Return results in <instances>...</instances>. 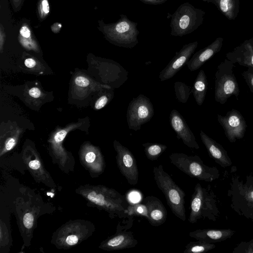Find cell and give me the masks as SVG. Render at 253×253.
<instances>
[{"mask_svg":"<svg viewBox=\"0 0 253 253\" xmlns=\"http://www.w3.org/2000/svg\"><path fill=\"white\" fill-rule=\"evenodd\" d=\"M76 192L82 196L90 206L107 212L111 218H125L129 205L125 195L104 185L85 184L79 186Z\"/></svg>","mask_w":253,"mask_h":253,"instance_id":"cell-1","label":"cell"},{"mask_svg":"<svg viewBox=\"0 0 253 253\" xmlns=\"http://www.w3.org/2000/svg\"><path fill=\"white\" fill-rule=\"evenodd\" d=\"M40 199L28 188L20 190L16 200V215L24 245L28 246L33 237L37 218L41 213Z\"/></svg>","mask_w":253,"mask_h":253,"instance_id":"cell-2","label":"cell"},{"mask_svg":"<svg viewBox=\"0 0 253 253\" xmlns=\"http://www.w3.org/2000/svg\"><path fill=\"white\" fill-rule=\"evenodd\" d=\"M230 185L227 196L230 207L239 215L253 220V173L247 175L245 179L235 174Z\"/></svg>","mask_w":253,"mask_h":253,"instance_id":"cell-3","label":"cell"},{"mask_svg":"<svg viewBox=\"0 0 253 253\" xmlns=\"http://www.w3.org/2000/svg\"><path fill=\"white\" fill-rule=\"evenodd\" d=\"M95 230L94 225L89 221L70 220L54 232L51 242L59 249H69L86 240Z\"/></svg>","mask_w":253,"mask_h":253,"instance_id":"cell-4","label":"cell"},{"mask_svg":"<svg viewBox=\"0 0 253 253\" xmlns=\"http://www.w3.org/2000/svg\"><path fill=\"white\" fill-rule=\"evenodd\" d=\"M188 221L195 223L201 219L216 221L220 215L217 197L210 185L203 187L197 183L190 200Z\"/></svg>","mask_w":253,"mask_h":253,"instance_id":"cell-5","label":"cell"},{"mask_svg":"<svg viewBox=\"0 0 253 253\" xmlns=\"http://www.w3.org/2000/svg\"><path fill=\"white\" fill-rule=\"evenodd\" d=\"M153 173L157 187L165 195L167 204L172 213L176 217L185 221V193L164 170L162 165L154 167Z\"/></svg>","mask_w":253,"mask_h":253,"instance_id":"cell-6","label":"cell"},{"mask_svg":"<svg viewBox=\"0 0 253 253\" xmlns=\"http://www.w3.org/2000/svg\"><path fill=\"white\" fill-rule=\"evenodd\" d=\"M138 23L131 21L126 15H120L116 22L105 24L100 22V28L106 39L112 43L120 47L132 48L138 43L137 39L139 32Z\"/></svg>","mask_w":253,"mask_h":253,"instance_id":"cell-7","label":"cell"},{"mask_svg":"<svg viewBox=\"0 0 253 253\" xmlns=\"http://www.w3.org/2000/svg\"><path fill=\"white\" fill-rule=\"evenodd\" d=\"M169 158L172 164L191 177L212 182L219 177L218 169L215 167L206 165L198 155L173 153L169 155Z\"/></svg>","mask_w":253,"mask_h":253,"instance_id":"cell-8","label":"cell"},{"mask_svg":"<svg viewBox=\"0 0 253 253\" xmlns=\"http://www.w3.org/2000/svg\"><path fill=\"white\" fill-rule=\"evenodd\" d=\"M205 14L189 2L182 3L171 16L170 35L182 37L193 32L202 24Z\"/></svg>","mask_w":253,"mask_h":253,"instance_id":"cell-9","label":"cell"},{"mask_svg":"<svg viewBox=\"0 0 253 253\" xmlns=\"http://www.w3.org/2000/svg\"><path fill=\"white\" fill-rule=\"evenodd\" d=\"M234 64L225 59L218 66L215 73L214 98L217 102L224 104L228 99L239 95V84L233 69Z\"/></svg>","mask_w":253,"mask_h":253,"instance_id":"cell-10","label":"cell"},{"mask_svg":"<svg viewBox=\"0 0 253 253\" xmlns=\"http://www.w3.org/2000/svg\"><path fill=\"white\" fill-rule=\"evenodd\" d=\"M82 124V123L72 124L65 128L58 129L48 140L52 162L66 173L73 171L75 161L72 154L64 148L63 141L69 131L78 128Z\"/></svg>","mask_w":253,"mask_h":253,"instance_id":"cell-11","label":"cell"},{"mask_svg":"<svg viewBox=\"0 0 253 253\" xmlns=\"http://www.w3.org/2000/svg\"><path fill=\"white\" fill-rule=\"evenodd\" d=\"M154 111L150 99L139 94L129 102L126 120L128 128L135 131L140 129L142 125L148 122L154 116Z\"/></svg>","mask_w":253,"mask_h":253,"instance_id":"cell-12","label":"cell"},{"mask_svg":"<svg viewBox=\"0 0 253 253\" xmlns=\"http://www.w3.org/2000/svg\"><path fill=\"white\" fill-rule=\"evenodd\" d=\"M22 159L28 170L36 182L42 183L50 188L56 187V184L45 169L39 154L35 149L30 145L26 146L23 150Z\"/></svg>","mask_w":253,"mask_h":253,"instance_id":"cell-13","label":"cell"},{"mask_svg":"<svg viewBox=\"0 0 253 253\" xmlns=\"http://www.w3.org/2000/svg\"><path fill=\"white\" fill-rule=\"evenodd\" d=\"M113 146L116 152L117 164L121 173L129 184H137L139 173L134 155L127 148L116 140L113 142Z\"/></svg>","mask_w":253,"mask_h":253,"instance_id":"cell-14","label":"cell"},{"mask_svg":"<svg viewBox=\"0 0 253 253\" xmlns=\"http://www.w3.org/2000/svg\"><path fill=\"white\" fill-rule=\"evenodd\" d=\"M217 118L223 128L226 137L230 142L234 143L237 140L244 137L247 125L244 117L239 111L233 109L227 112L224 116L218 114Z\"/></svg>","mask_w":253,"mask_h":253,"instance_id":"cell-15","label":"cell"},{"mask_svg":"<svg viewBox=\"0 0 253 253\" xmlns=\"http://www.w3.org/2000/svg\"><path fill=\"white\" fill-rule=\"evenodd\" d=\"M79 156L82 165L92 177H97L104 172L105 163L98 147L85 143L80 149Z\"/></svg>","mask_w":253,"mask_h":253,"instance_id":"cell-16","label":"cell"},{"mask_svg":"<svg viewBox=\"0 0 253 253\" xmlns=\"http://www.w3.org/2000/svg\"><path fill=\"white\" fill-rule=\"evenodd\" d=\"M198 42L184 44L166 67L160 73L159 79L165 81L172 78L189 61L198 46Z\"/></svg>","mask_w":253,"mask_h":253,"instance_id":"cell-17","label":"cell"},{"mask_svg":"<svg viewBox=\"0 0 253 253\" xmlns=\"http://www.w3.org/2000/svg\"><path fill=\"white\" fill-rule=\"evenodd\" d=\"M170 125L176 134V137L190 148L199 149L196 137L182 116L175 109L169 115Z\"/></svg>","mask_w":253,"mask_h":253,"instance_id":"cell-18","label":"cell"},{"mask_svg":"<svg viewBox=\"0 0 253 253\" xmlns=\"http://www.w3.org/2000/svg\"><path fill=\"white\" fill-rule=\"evenodd\" d=\"M137 243L132 232L122 231L117 227L116 233L103 241L99 248L106 251L121 250L133 248Z\"/></svg>","mask_w":253,"mask_h":253,"instance_id":"cell-19","label":"cell"},{"mask_svg":"<svg viewBox=\"0 0 253 253\" xmlns=\"http://www.w3.org/2000/svg\"><path fill=\"white\" fill-rule=\"evenodd\" d=\"M200 135L211 158L223 168L231 166L232 162L226 150L221 145L211 138L202 130L200 131Z\"/></svg>","mask_w":253,"mask_h":253,"instance_id":"cell-20","label":"cell"},{"mask_svg":"<svg viewBox=\"0 0 253 253\" xmlns=\"http://www.w3.org/2000/svg\"><path fill=\"white\" fill-rule=\"evenodd\" d=\"M142 203L147 207V219L152 226H159L165 222L168 213L160 199L153 196H149L143 199Z\"/></svg>","mask_w":253,"mask_h":253,"instance_id":"cell-21","label":"cell"},{"mask_svg":"<svg viewBox=\"0 0 253 253\" xmlns=\"http://www.w3.org/2000/svg\"><path fill=\"white\" fill-rule=\"evenodd\" d=\"M223 39L217 38L211 44L195 53L187 62L191 71L199 69L209 59L218 52L222 46Z\"/></svg>","mask_w":253,"mask_h":253,"instance_id":"cell-22","label":"cell"},{"mask_svg":"<svg viewBox=\"0 0 253 253\" xmlns=\"http://www.w3.org/2000/svg\"><path fill=\"white\" fill-rule=\"evenodd\" d=\"M235 231L231 229H197L190 232L189 236L197 240L208 243H214L225 241L230 238Z\"/></svg>","mask_w":253,"mask_h":253,"instance_id":"cell-23","label":"cell"},{"mask_svg":"<svg viewBox=\"0 0 253 253\" xmlns=\"http://www.w3.org/2000/svg\"><path fill=\"white\" fill-rule=\"evenodd\" d=\"M73 86L74 92L77 96L80 97L85 96L87 92L89 91L112 88L109 85L101 84L82 74L78 75L74 78Z\"/></svg>","mask_w":253,"mask_h":253,"instance_id":"cell-24","label":"cell"},{"mask_svg":"<svg viewBox=\"0 0 253 253\" xmlns=\"http://www.w3.org/2000/svg\"><path fill=\"white\" fill-rule=\"evenodd\" d=\"M227 59L234 64L253 68V46L247 43L226 55Z\"/></svg>","mask_w":253,"mask_h":253,"instance_id":"cell-25","label":"cell"},{"mask_svg":"<svg viewBox=\"0 0 253 253\" xmlns=\"http://www.w3.org/2000/svg\"><path fill=\"white\" fill-rule=\"evenodd\" d=\"M208 83L206 75L203 70H201L194 83L192 88V92L197 104L201 106L204 102Z\"/></svg>","mask_w":253,"mask_h":253,"instance_id":"cell-26","label":"cell"},{"mask_svg":"<svg viewBox=\"0 0 253 253\" xmlns=\"http://www.w3.org/2000/svg\"><path fill=\"white\" fill-rule=\"evenodd\" d=\"M142 146L146 157L151 161L157 160L167 148L166 145L158 143L147 142Z\"/></svg>","mask_w":253,"mask_h":253,"instance_id":"cell-27","label":"cell"},{"mask_svg":"<svg viewBox=\"0 0 253 253\" xmlns=\"http://www.w3.org/2000/svg\"><path fill=\"white\" fill-rule=\"evenodd\" d=\"M215 248L213 243H208L197 240L191 241L185 246L184 253H201L207 252Z\"/></svg>","mask_w":253,"mask_h":253,"instance_id":"cell-28","label":"cell"},{"mask_svg":"<svg viewBox=\"0 0 253 253\" xmlns=\"http://www.w3.org/2000/svg\"><path fill=\"white\" fill-rule=\"evenodd\" d=\"M21 130L19 128L13 130L3 142H1L0 156H2L6 153L12 150L16 145Z\"/></svg>","mask_w":253,"mask_h":253,"instance_id":"cell-29","label":"cell"},{"mask_svg":"<svg viewBox=\"0 0 253 253\" xmlns=\"http://www.w3.org/2000/svg\"><path fill=\"white\" fill-rule=\"evenodd\" d=\"M19 41L24 47L28 50L37 51L38 47L36 42L31 37V32L28 27L23 26L20 31Z\"/></svg>","mask_w":253,"mask_h":253,"instance_id":"cell-30","label":"cell"},{"mask_svg":"<svg viewBox=\"0 0 253 253\" xmlns=\"http://www.w3.org/2000/svg\"><path fill=\"white\" fill-rule=\"evenodd\" d=\"M175 94L178 101L186 103L192 92V88L181 82H176L174 85Z\"/></svg>","mask_w":253,"mask_h":253,"instance_id":"cell-31","label":"cell"},{"mask_svg":"<svg viewBox=\"0 0 253 253\" xmlns=\"http://www.w3.org/2000/svg\"><path fill=\"white\" fill-rule=\"evenodd\" d=\"M126 214L127 216H143L147 218V209L146 205L143 203L130 204L127 207L126 211Z\"/></svg>","mask_w":253,"mask_h":253,"instance_id":"cell-32","label":"cell"},{"mask_svg":"<svg viewBox=\"0 0 253 253\" xmlns=\"http://www.w3.org/2000/svg\"><path fill=\"white\" fill-rule=\"evenodd\" d=\"M11 237L6 224L0 220V248L1 252L2 250H8L11 246Z\"/></svg>","mask_w":253,"mask_h":253,"instance_id":"cell-33","label":"cell"},{"mask_svg":"<svg viewBox=\"0 0 253 253\" xmlns=\"http://www.w3.org/2000/svg\"><path fill=\"white\" fill-rule=\"evenodd\" d=\"M220 11L228 18L234 16L235 0H216Z\"/></svg>","mask_w":253,"mask_h":253,"instance_id":"cell-34","label":"cell"},{"mask_svg":"<svg viewBox=\"0 0 253 253\" xmlns=\"http://www.w3.org/2000/svg\"><path fill=\"white\" fill-rule=\"evenodd\" d=\"M233 253H253V239L242 241L234 249Z\"/></svg>","mask_w":253,"mask_h":253,"instance_id":"cell-35","label":"cell"},{"mask_svg":"<svg viewBox=\"0 0 253 253\" xmlns=\"http://www.w3.org/2000/svg\"><path fill=\"white\" fill-rule=\"evenodd\" d=\"M113 97V92L111 93H107L101 95L96 100L94 108L96 110H100L105 106L110 101V99Z\"/></svg>","mask_w":253,"mask_h":253,"instance_id":"cell-36","label":"cell"},{"mask_svg":"<svg viewBox=\"0 0 253 253\" xmlns=\"http://www.w3.org/2000/svg\"><path fill=\"white\" fill-rule=\"evenodd\" d=\"M242 76L251 91L253 93V68L248 67L247 70L243 72Z\"/></svg>","mask_w":253,"mask_h":253,"instance_id":"cell-37","label":"cell"},{"mask_svg":"<svg viewBox=\"0 0 253 253\" xmlns=\"http://www.w3.org/2000/svg\"><path fill=\"white\" fill-rule=\"evenodd\" d=\"M40 7V11L42 16L48 14L49 12V6L47 0H42Z\"/></svg>","mask_w":253,"mask_h":253,"instance_id":"cell-38","label":"cell"},{"mask_svg":"<svg viewBox=\"0 0 253 253\" xmlns=\"http://www.w3.org/2000/svg\"><path fill=\"white\" fill-rule=\"evenodd\" d=\"M28 94L34 98H38L41 96L42 93L41 89L38 87H33L29 90Z\"/></svg>","mask_w":253,"mask_h":253,"instance_id":"cell-39","label":"cell"},{"mask_svg":"<svg viewBox=\"0 0 253 253\" xmlns=\"http://www.w3.org/2000/svg\"><path fill=\"white\" fill-rule=\"evenodd\" d=\"M141 2L148 4L160 5L165 3L168 0H139Z\"/></svg>","mask_w":253,"mask_h":253,"instance_id":"cell-40","label":"cell"},{"mask_svg":"<svg viewBox=\"0 0 253 253\" xmlns=\"http://www.w3.org/2000/svg\"><path fill=\"white\" fill-rule=\"evenodd\" d=\"M25 65L29 68H32L37 65L36 61L32 58H28L24 61Z\"/></svg>","mask_w":253,"mask_h":253,"instance_id":"cell-41","label":"cell"},{"mask_svg":"<svg viewBox=\"0 0 253 253\" xmlns=\"http://www.w3.org/2000/svg\"><path fill=\"white\" fill-rule=\"evenodd\" d=\"M0 52H2V48H3V45L5 41V32L3 30H2V27L1 25L0 28Z\"/></svg>","mask_w":253,"mask_h":253,"instance_id":"cell-42","label":"cell"},{"mask_svg":"<svg viewBox=\"0 0 253 253\" xmlns=\"http://www.w3.org/2000/svg\"></svg>","mask_w":253,"mask_h":253,"instance_id":"cell-43","label":"cell"}]
</instances>
